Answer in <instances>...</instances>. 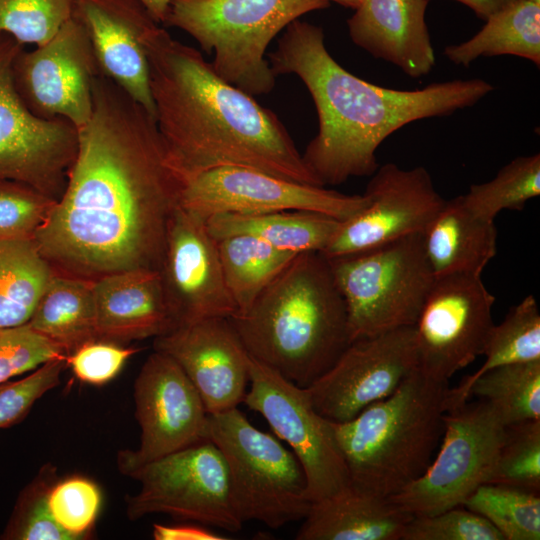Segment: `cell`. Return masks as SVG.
<instances>
[{
  "mask_svg": "<svg viewBox=\"0 0 540 540\" xmlns=\"http://www.w3.org/2000/svg\"><path fill=\"white\" fill-rule=\"evenodd\" d=\"M92 100L64 191L33 241L57 272L69 275L95 280L159 271L184 181L140 103L101 73Z\"/></svg>",
  "mask_w": 540,
  "mask_h": 540,
  "instance_id": "1",
  "label": "cell"
},
{
  "mask_svg": "<svg viewBox=\"0 0 540 540\" xmlns=\"http://www.w3.org/2000/svg\"><path fill=\"white\" fill-rule=\"evenodd\" d=\"M143 46L156 124L184 182L210 169L239 166L322 186L278 116L225 81L200 51L158 23L145 33Z\"/></svg>",
  "mask_w": 540,
  "mask_h": 540,
  "instance_id": "2",
  "label": "cell"
},
{
  "mask_svg": "<svg viewBox=\"0 0 540 540\" xmlns=\"http://www.w3.org/2000/svg\"><path fill=\"white\" fill-rule=\"evenodd\" d=\"M324 39L320 26L297 19L268 54L273 74L298 76L313 99L318 131L302 157L322 186L372 175L379 167L376 151L389 135L411 122L473 106L494 90L480 78L416 90L379 86L343 68Z\"/></svg>",
  "mask_w": 540,
  "mask_h": 540,
  "instance_id": "3",
  "label": "cell"
},
{
  "mask_svg": "<svg viewBox=\"0 0 540 540\" xmlns=\"http://www.w3.org/2000/svg\"><path fill=\"white\" fill-rule=\"evenodd\" d=\"M230 320L251 357L303 388L350 343L345 303L320 252L298 254Z\"/></svg>",
  "mask_w": 540,
  "mask_h": 540,
  "instance_id": "4",
  "label": "cell"
},
{
  "mask_svg": "<svg viewBox=\"0 0 540 540\" xmlns=\"http://www.w3.org/2000/svg\"><path fill=\"white\" fill-rule=\"evenodd\" d=\"M449 387L417 369L390 396L332 422L350 483L388 498L419 478L442 439Z\"/></svg>",
  "mask_w": 540,
  "mask_h": 540,
  "instance_id": "5",
  "label": "cell"
},
{
  "mask_svg": "<svg viewBox=\"0 0 540 540\" xmlns=\"http://www.w3.org/2000/svg\"><path fill=\"white\" fill-rule=\"evenodd\" d=\"M327 7V0H170L164 24L213 52L215 71L255 96L275 86L265 58L271 41L295 20Z\"/></svg>",
  "mask_w": 540,
  "mask_h": 540,
  "instance_id": "6",
  "label": "cell"
},
{
  "mask_svg": "<svg viewBox=\"0 0 540 540\" xmlns=\"http://www.w3.org/2000/svg\"><path fill=\"white\" fill-rule=\"evenodd\" d=\"M327 259L345 303L350 342L414 326L435 281L421 233Z\"/></svg>",
  "mask_w": 540,
  "mask_h": 540,
  "instance_id": "7",
  "label": "cell"
},
{
  "mask_svg": "<svg viewBox=\"0 0 540 540\" xmlns=\"http://www.w3.org/2000/svg\"><path fill=\"white\" fill-rule=\"evenodd\" d=\"M205 439L222 453L240 519L272 529L303 520L312 501L304 470L279 439L238 409L208 414Z\"/></svg>",
  "mask_w": 540,
  "mask_h": 540,
  "instance_id": "8",
  "label": "cell"
},
{
  "mask_svg": "<svg viewBox=\"0 0 540 540\" xmlns=\"http://www.w3.org/2000/svg\"><path fill=\"white\" fill-rule=\"evenodd\" d=\"M125 475L140 484L137 493L126 497V514L131 521L166 514L229 532L243 526L233 502L225 459L207 439Z\"/></svg>",
  "mask_w": 540,
  "mask_h": 540,
  "instance_id": "9",
  "label": "cell"
},
{
  "mask_svg": "<svg viewBox=\"0 0 540 540\" xmlns=\"http://www.w3.org/2000/svg\"><path fill=\"white\" fill-rule=\"evenodd\" d=\"M437 452L426 471L388 497L412 516H429L462 506L487 484L505 434V425L492 406L468 400L447 411Z\"/></svg>",
  "mask_w": 540,
  "mask_h": 540,
  "instance_id": "10",
  "label": "cell"
},
{
  "mask_svg": "<svg viewBox=\"0 0 540 540\" xmlns=\"http://www.w3.org/2000/svg\"><path fill=\"white\" fill-rule=\"evenodd\" d=\"M24 45L0 32V179L25 183L58 200L78 149V129L67 119H40L22 103L13 62Z\"/></svg>",
  "mask_w": 540,
  "mask_h": 540,
  "instance_id": "11",
  "label": "cell"
},
{
  "mask_svg": "<svg viewBox=\"0 0 540 540\" xmlns=\"http://www.w3.org/2000/svg\"><path fill=\"white\" fill-rule=\"evenodd\" d=\"M249 378L243 403L262 415L291 448L304 470L311 501L346 486L349 473L332 421L317 412L306 389L251 356Z\"/></svg>",
  "mask_w": 540,
  "mask_h": 540,
  "instance_id": "12",
  "label": "cell"
},
{
  "mask_svg": "<svg viewBox=\"0 0 540 540\" xmlns=\"http://www.w3.org/2000/svg\"><path fill=\"white\" fill-rule=\"evenodd\" d=\"M494 302L481 276L435 278L414 325L418 370L449 382L482 355Z\"/></svg>",
  "mask_w": 540,
  "mask_h": 540,
  "instance_id": "13",
  "label": "cell"
},
{
  "mask_svg": "<svg viewBox=\"0 0 540 540\" xmlns=\"http://www.w3.org/2000/svg\"><path fill=\"white\" fill-rule=\"evenodd\" d=\"M368 204L363 195H348L325 186L285 180L255 169L224 166L204 171L186 182L180 206L207 219L219 213L262 214L310 211L345 221Z\"/></svg>",
  "mask_w": 540,
  "mask_h": 540,
  "instance_id": "14",
  "label": "cell"
},
{
  "mask_svg": "<svg viewBox=\"0 0 540 540\" xmlns=\"http://www.w3.org/2000/svg\"><path fill=\"white\" fill-rule=\"evenodd\" d=\"M99 73L88 33L73 15L48 42L22 49L13 62L14 86L25 107L40 119H67L77 129L91 118L92 83Z\"/></svg>",
  "mask_w": 540,
  "mask_h": 540,
  "instance_id": "15",
  "label": "cell"
},
{
  "mask_svg": "<svg viewBox=\"0 0 540 540\" xmlns=\"http://www.w3.org/2000/svg\"><path fill=\"white\" fill-rule=\"evenodd\" d=\"M417 369L414 326L400 327L351 341L305 389L317 412L339 423L390 396Z\"/></svg>",
  "mask_w": 540,
  "mask_h": 540,
  "instance_id": "16",
  "label": "cell"
},
{
  "mask_svg": "<svg viewBox=\"0 0 540 540\" xmlns=\"http://www.w3.org/2000/svg\"><path fill=\"white\" fill-rule=\"evenodd\" d=\"M137 449L117 454L122 474L205 440L208 413L189 378L169 356L153 351L134 382Z\"/></svg>",
  "mask_w": 540,
  "mask_h": 540,
  "instance_id": "17",
  "label": "cell"
},
{
  "mask_svg": "<svg viewBox=\"0 0 540 540\" xmlns=\"http://www.w3.org/2000/svg\"><path fill=\"white\" fill-rule=\"evenodd\" d=\"M364 195L368 204L340 223L321 252L326 258L422 234L445 202L424 167L402 169L394 163L377 168Z\"/></svg>",
  "mask_w": 540,
  "mask_h": 540,
  "instance_id": "18",
  "label": "cell"
},
{
  "mask_svg": "<svg viewBox=\"0 0 540 540\" xmlns=\"http://www.w3.org/2000/svg\"><path fill=\"white\" fill-rule=\"evenodd\" d=\"M159 272L176 327L236 314L217 240L207 231L205 219L180 205L169 220Z\"/></svg>",
  "mask_w": 540,
  "mask_h": 540,
  "instance_id": "19",
  "label": "cell"
},
{
  "mask_svg": "<svg viewBox=\"0 0 540 540\" xmlns=\"http://www.w3.org/2000/svg\"><path fill=\"white\" fill-rule=\"evenodd\" d=\"M153 348L179 365L208 414L223 413L243 403L250 381V355L230 318L178 326L155 337Z\"/></svg>",
  "mask_w": 540,
  "mask_h": 540,
  "instance_id": "20",
  "label": "cell"
},
{
  "mask_svg": "<svg viewBox=\"0 0 540 540\" xmlns=\"http://www.w3.org/2000/svg\"><path fill=\"white\" fill-rule=\"evenodd\" d=\"M72 15L88 33L100 73L155 118L143 37L157 22L145 6L139 0H74Z\"/></svg>",
  "mask_w": 540,
  "mask_h": 540,
  "instance_id": "21",
  "label": "cell"
},
{
  "mask_svg": "<svg viewBox=\"0 0 540 540\" xmlns=\"http://www.w3.org/2000/svg\"><path fill=\"white\" fill-rule=\"evenodd\" d=\"M429 0H363L348 19L353 43L411 78L430 73L435 54L425 20Z\"/></svg>",
  "mask_w": 540,
  "mask_h": 540,
  "instance_id": "22",
  "label": "cell"
},
{
  "mask_svg": "<svg viewBox=\"0 0 540 540\" xmlns=\"http://www.w3.org/2000/svg\"><path fill=\"white\" fill-rule=\"evenodd\" d=\"M93 289L100 339L124 344L155 338L176 327L158 270L107 274L94 280Z\"/></svg>",
  "mask_w": 540,
  "mask_h": 540,
  "instance_id": "23",
  "label": "cell"
},
{
  "mask_svg": "<svg viewBox=\"0 0 540 540\" xmlns=\"http://www.w3.org/2000/svg\"><path fill=\"white\" fill-rule=\"evenodd\" d=\"M413 516L389 498L350 482L334 494L313 501L297 540H401Z\"/></svg>",
  "mask_w": 540,
  "mask_h": 540,
  "instance_id": "24",
  "label": "cell"
},
{
  "mask_svg": "<svg viewBox=\"0 0 540 540\" xmlns=\"http://www.w3.org/2000/svg\"><path fill=\"white\" fill-rule=\"evenodd\" d=\"M422 239L435 278L481 276L497 253L495 221L472 212L461 195L445 200L423 231Z\"/></svg>",
  "mask_w": 540,
  "mask_h": 540,
  "instance_id": "25",
  "label": "cell"
},
{
  "mask_svg": "<svg viewBox=\"0 0 540 540\" xmlns=\"http://www.w3.org/2000/svg\"><path fill=\"white\" fill-rule=\"evenodd\" d=\"M342 221L310 211H276L262 214L219 213L205 225L216 240L233 235L256 237L275 248L301 254L322 252Z\"/></svg>",
  "mask_w": 540,
  "mask_h": 540,
  "instance_id": "26",
  "label": "cell"
},
{
  "mask_svg": "<svg viewBox=\"0 0 540 540\" xmlns=\"http://www.w3.org/2000/svg\"><path fill=\"white\" fill-rule=\"evenodd\" d=\"M93 283L55 270L27 325L66 355L98 338Z\"/></svg>",
  "mask_w": 540,
  "mask_h": 540,
  "instance_id": "27",
  "label": "cell"
},
{
  "mask_svg": "<svg viewBox=\"0 0 540 540\" xmlns=\"http://www.w3.org/2000/svg\"><path fill=\"white\" fill-rule=\"evenodd\" d=\"M454 64L469 66L481 56L514 55L540 66V4L516 0L486 19L469 40L446 46Z\"/></svg>",
  "mask_w": 540,
  "mask_h": 540,
  "instance_id": "28",
  "label": "cell"
},
{
  "mask_svg": "<svg viewBox=\"0 0 540 540\" xmlns=\"http://www.w3.org/2000/svg\"><path fill=\"white\" fill-rule=\"evenodd\" d=\"M482 355L485 361L474 373L449 387L446 412L467 402L468 390L477 377L498 366L540 360V313L533 295L512 307L503 321L493 325Z\"/></svg>",
  "mask_w": 540,
  "mask_h": 540,
  "instance_id": "29",
  "label": "cell"
},
{
  "mask_svg": "<svg viewBox=\"0 0 540 540\" xmlns=\"http://www.w3.org/2000/svg\"><path fill=\"white\" fill-rule=\"evenodd\" d=\"M54 273L33 240L0 241V328L28 323Z\"/></svg>",
  "mask_w": 540,
  "mask_h": 540,
  "instance_id": "30",
  "label": "cell"
},
{
  "mask_svg": "<svg viewBox=\"0 0 540 540\" xmlns=\"http://www.w3.org/2000/svg\"><path fill=\"white\" fill-rule=\"evenodd\" d=\"M217 245L224 279L237 309L236 314L246 311L298 255L249 235L225 237L217 240Z\"/></svg>",
  "mask_w": 540,
  "mask_h": 540,
  "instance_id": "31",
  "label": "cell"
},
{
  "mask_svg": "<svg viewBox=\"0 0 540 540\" xmlns=\"http://www.w3.org/2000/svg\"><path fill=\"white\" fill-rule=\"evenodd\" d=\"M472 397L488 402L505 426L540 419V360L488 370L471 383Z\"/></svg>",
  "mask_w": 540,
  "mask_h": 540,
  "instance_id": "32",
  "label": "cell"
},
{
  "mask_svg": "<svg viewBox=\"0 0 540 540\" xmlns=\"http://www.w3.org/2000/svg\"><path fill=\"white\" fill-rule=\"evenodd\" d=\"M462 506L488 520L504 540L540 539L539 493L487 483L479 486Z\"/></svg>",
  "mask_w": 540,
  "mask_h": 540,
  "instance_id": "33",
  "label": "cell"
},
{
  "mask_svg": "<svg viewBox=\"0 0 540 540\" xmlns=\"http://www.w3.org/2000/svg\"><path fill=\"white\" fill-rule=\"evenodd\" d=\"M540 195V155L519 156L502 167L490 181L473 184L461 195L476 215L490 221L503 210H522Z\"/></svg>",
  "mask_w": 540,
  "mask_h": 540,
  "instance_id": "34",
  "label": "cell"
},
{
  "mask_svg": "<svg viewBox=\"0 0 540 540\" xmlns=\"http://www.w3.org/2000/svg\"><path fill=\"white\" fill-rule=\"evenodd\" d=\"M488 483L540 491V419L507 425Z\"/></svg>",
  "mask_w": 540,
  "mask_h": 540,
  "instance_id": "35",
  "label": "cell"
},
{
  "mask_svg": "<svg viewBox=\"0 0 540 540\" xmlns=\"http://www.w3.org/2000/svg\"><path fill=\"white\" fill-rule=\"evenodd\" d=\"M55 480V469L47 464L21 490L1 540H72L55 522L48 506V492Z\"/></svg>",
  "mask_w": 540,
  "mask_h": 540,
  "instance_id": "36",
  "label": "cell"
},
{
  "mask_svg": "<svg viewBox=\"0 0 540 540\" xmlns=\"http://www.w3.org/2000/svg\"><path fill=\"white\" fill-rule=\"evenodd\" d=\"M101 504L98 485L80 475L55 480L48 492L52 517L72 540H83L92 535Z\"/></svg>",
  "mask_w": 540,
  "mask_h": 540,
  "instance_id": "37",
  "label": "cell"
},
{
  "mask_svg": "<svg viewBox=\"0 0 540 540\" xmlns=\"http://www.w3.org/2000/svg\"><path fill=\"white\" fill-rule=\"evenodd\" d=\"M74 0H0V32L21 44L48 42L72 16Z\"/></svg>",
  "mask_w": 540,
  "mask_h": 540,
  "instance_id": "38",
  "label": "cell"
},
{
  "mask_svg": "<svg viewBox=\"0 0 540 540\" xmlns=\"http://www.w3.org/2000/svg\"><path fill=\"white\" fill-rule=\"evenodd\" d=\"M56 201L25 183L0 179V241L33 240Z\"/></svg>",
  "mask_w": 540,
  "mask_h": 540,
  "instance_id": "39",
  "label": "cell"
},
{
  "mask_svg": "<svg viewBox=\"0 0 540 540\" xmlns=\"http://www.w3.org/2000/svg\"><path fill=\"white\" fill-rule=\"evenodd\" d=\"M460 507L429 516H413L401 540H504L484 517Z\"/></svg>",
  "mask_w": 540,
  "mask_h": 540,
  "instance_id": "40",
  "label": "cell"
},
{
  "mask_svg": "<svg viewBox=\"0 0 540 540\" xmlns=\"http://www.w3.org/2000/svg\"><path fill=\"white\" fill-rule=\"evenodd\" d=\"M66 357L52 359L16 381L0 383V429L20 423L33 405L60 384Z\"/></svg>",
  "mask_w": 540,
  "mask_h": 540,
  "instance_id": "41",
  "label": "cell"
},
{
  "mask_svg": "<svg viewBox=\"0 0 540 540\" xmlns=\"http://www.w3.org/2000/svg\"><path fill=\"white\" fill-rule=\"evenodd\" d=\"M66 356L59 346L27 324L0 328V383Z\"/></svg>",
  "mask_w": 540,
  "mask_h": 540,
  "instance_id": "42",
  "label": "cell"
},
{
  "mask_svg": "<svg viewBox=\"0 0 540 540\" xmlns=\"http://www.w3.org/2000/svg\"><path fill=\"white\" fill-rule=\"evenodd\" d=\"M138 351L139 348L96 338L69 353L66 363L82 383L102 386L113 380Z\"/></svg>",
  "mask_w": 540,
  "mask_h": 540,
  "instance_id": "43",
  "label": "cell"
},
{
  "mask_svg": "<svg viewBox=\"0 0 540 540\" xmlns=\"http://www.w3.org/2000/svg\"><path fill=\"white\" fill-rule=\"evenodd\" d=\"M205 528L194 525L165 526L155 524L153 537L156 540H193V539H221Z\"/></svg>",
  "mask_w": 540,
  "mask_h": 540,
  "instance_id": "44",
  "label": "cell"
},
{
  "mask_svg": "<svg viewBox=\"0 0 540 540\" xmlns=\"http://www.w3.org/2000/svg\"><path fill=\"white\" fill-rule=\"evenodd\" d=\"M469 7L479 18L485 20L516 0H455Z\"/></svg>",
  "mask_w": 540,
  "mask_h": 540,
  "instance_id": "45",
  "label": "cell"
},
{
  "mask_svg": "<svg viewBox=\"0 0 540 540\" xmlns=\"http://www.w3.org/2000/svg\"><path fill=\"white\" fill-rule=\"evenodd\" d=\"M147 9L151 17L157 23H163L166 19L170 0H139Z\"/></svg>",
  "mask_w": 540,
  "mask_h": 540,
  "instance_id": "46",
  "label": "cell"
},
{
  "mask_svg": "<svg viewBox=\"0 0 540 540\" xmlns=\"http://www.w3.org/2000/svg\"><path fill=\"white\" fill-rule=\"evenodd\" d=\"M329 3L330 2H335L341 6H344V7H347V8H352V9H357L363 0H327Z\"/></svg>",
  "mask_w": 540,
  "mask_h": 540,
  "instance_id": "47",
  "label": "cell"
},
{
  "mask_svg": "<svg viewBox=\"0 0 540 540\" xmlns=\"http://www.w3.org/2000/svg\"><path fill=\"white\" fill-rule=\"evenodd\" d=\"M530 1H532L534 3H537V4H540V0H530Z\"/></svg>",
  "mask_w": 540,
  "mask_h": 540,
  "instance_id": "48",
  "label": "cell"
}]
</instances>
